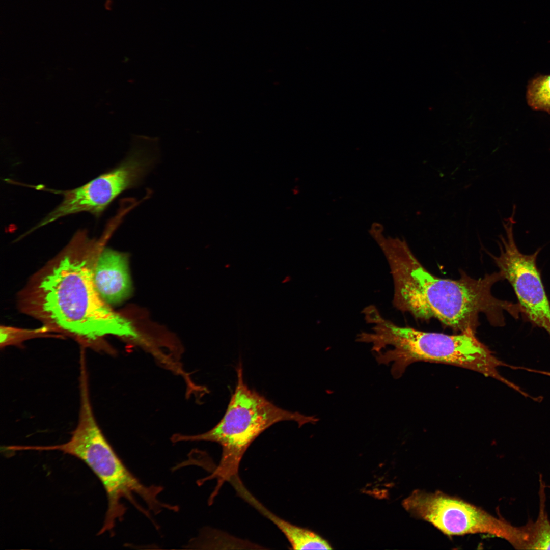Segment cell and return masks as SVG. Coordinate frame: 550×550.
Segmentation results:
<instances>
[{"instance_id":"cell-1","label":"cell","mask_w":550,"mask_h":550,"mask_svg":"<svg viewBox=\"0 0 550 550\" xmlns=\"http://www.w3.org/2000/svg\"><path fill=\"white\" fill-rule=\"evenodd\" d=\"M91 238L77 231L69 243L37 272L19 296L20 309L49 330L68 336L82 347L108 351L103 337L113 335L140 340L130 322L113 312L101 297L93 269L111 234Z\"/></svg>"},{"instance_id":"cell-2","label":"cell","mask_w":550,"mask_h":550,"mask_svg":"<svg viewBox=\"0 0 550 550\" xmlns=\"http://www.w3.org/2000/svg\"><path fill=\"white\" fill-rule=\"evenodd\" d=\"M376 241L390 268L392 304L397 310L418 319H435L458 333H476L481 313L495 326L505 325V311L519 318L517 303L499 299L491 293L493 285L504 280L499 271L478 279L464 272L457 280L443 279L425 268L404 240L380 235Z\"/></svg>"},{"instance_id":"cell-3","label":"cell","mask_w":550,"mask_h":550,"mask_svg":"<svg viewBox=\"0 0 550 550\" xmlns=\"http://www.w3.org/2000/svg\"><path fill=\"white\" fill-rule=\"evenodd\" d=\"M79 388L78 421L68 441L49 446L18 445L17 450L60 451L80 459L89 466L103 485L108 500L103 525L98 535L111 531L117 521L123 520L127 510L122 503L124 499L148 517L149 512L138 503L135 496L140 497L148 509L156 514L163 509L174 510L175 506L162 503L158 498L163 488L142 483L125 466L105 437L92 410L87 376L79 378Z\"/></svg>"},{"instance_id":"cell-4","label":"cell","mask_w":550,"mask_h":550,"mask_svg":"<svg viewBox=\"0 0 550 550\" xmlns=\"http://www.w3.org/2000/svg\"><path fill=\"white\" fill-rule=\"evenodd\" d=\"M369 322L372 331L365 333L364 341L371 343L372 351L378 353L379 364L393 362L391 370L395 378L401 377L410 364L427 362L463 368L509 382L497 370L503 363L473 332L455 335L424 332L398 325L379 312L374 314Z\"/></svg>"},{"instance_id":"cell-5","label":"cell","mask_w":550,"mask_h":550,"mask_svg":"<svg viewBox=\"0 0 550 550\" xmlns=\"http://www.w3.org/2000/svg\"><path fill=\"white\" fill-rule=\"evenodd\" d=\"M242 368L236 369L237 382L226 412L219 422L210 430L196 435L176 434L174 443L185 441H209L218 444L222 453L219 464L208 477L200 482L216 479L217 484L210 497L213 500L226 482L238 475L239 466L245 451L253 442L273 424L282 421H294L299 427L315 423V416L302 415L282 409L256 391L251 389L243 380Z\"/></svg>"},{"instance_id":"cell-6","label":"cell","mask_w":550,"mask_h":550,"mask_svg":"<svg viewBox=\"0 0 550 550\" xmlns=\"http://www.w3.org/2000/svg\"><path fill=\"white\" fill-rule=\"evenodd\" d=\"M126 157L116 167L84 185L67 190H54L63 198L57 207L32 231L69 215L87 212L98 217L124 191L139 186L157 162L159 153L148 142L135 139Z\"/></svg>"},{"instance_id":"cell-7","label":"cell","mask_w":550,"mask_h":550,"mask_svg":"<svg viewBox=\"0 0 550 550\" xmlns=\"http://www.w3.org/2000/svg\"><path fill=\"white\" fill-rule=\"evenodd\" d=\"M413 516L427 521L448 536L487 534L511 545L517 526L459 498L441 491L414 490L403 502Z\"/></svg>"},{"instance_id":"cell-8","label":"cell","mask_w":550,"mask_h":550,"mask_svg":"<svg viewBox=\"0 0 550 550\" xmlns=\"http://www.w3.org/2000/svg\"><path fill=\"white\" fill-rule=\"evenodd\" d=\"M515 214L513 209L511 216L502 221L506 236H499V254L488 253L504 280L512 287L522 315L533 326L544 329L550 335V302L536 263L541 248L530 255L520 252L513 234Z\"/></svg>"},{"instance_id":"cell-9","label":"cell","mask_w":550,"mask_h":550,"mask_svg":"<svg viewBox=\"0 0 550 550\" xmlns=\"http://www.w3.org/2000/svg\"><path fill=\"white\" fill-rule=\"evenodd\" d=\"M126 253L103 247L96 260L93 280L102 299L108 305L126 299L132 290Z\"/></svg>"},{"instance_id":"cell-10","label":"cell","mask_w":550,"mask_h":550,"mask_svg":"<svg viewBox=\"0 0 550 550\" xmlns=\"http://www.w3.org/2000/svg\"><path fill=\"white\" fill-rule=\"evenodd\" d=\"M230 483L241 498L271 521L281 530L292 549H332L327 542L317 534L281 518L266 508L244 487L238 476L233 478Z\"/></svg>"},{"instance_id":"cell-11","label":"cell","mask_w":550,"mask_h":550,"mask_svg":"<svg viewBox=\"0 0 550 550\" xmlns=\"http://www.w3.org/2000/svg\"><path fill=\"white\" fill-rule=\"evenodd\" d=\"M539 506L536 519L518 526L516 549H550V520L546 510L545 486L540 477Z\"/></svg>"},{"instance_id":"cell-12","label":"cell","mask_w":550,"mask_h":550,"mask_svg":"<svg viewBox=\"0 0 550 550\" xmlns=\"http://www.w3.org/2000/svg\"><path fill=\"white\" fill-rule=\"evenodd\" d=\"M526 99L533 110L550 114V74L539 75L529 81Z\"/></svg>"}]
</instances>
